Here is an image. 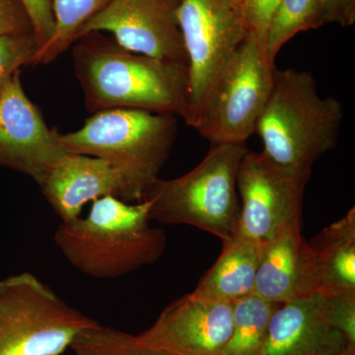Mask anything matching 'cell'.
Here are the masks:
<instances>
[{"mask_svg":"<svg viewBox=\"0 0 355 355\" xmlns=\"http://www.w3.org/2000/svg\"><path fill=\"white\" fill-rule=\"evenodd\" d=\"M178 22L189 67V113L193 128L207 98L249 29L241 10L231 0H180Z\"/></svg>","mask_w":355,"mask_h":355,"instance_id":"ba28073f","label":"cell"},{"mask_svg":"<svg viewBox=\"0 0 355 355\" xmlns=\"http://www.w3.org/2000/svg\"><path fill=\"white\" fill-rule=\"evenodd\" d=\"M21 2L31 19L34 34L41 50L50 41L55 31L51 0H21Z\"/></svg>","mask_w":355,"mask_h":355,"instance_id":"d4e9b609","label":"cell"},{"mask_svg":"<svg viewBox=\"0 0 355 355\" xmlns=\"http://www.w3.org/2000/svg\"><path fill=\"white\" fill-rule=\"evenodd\" d=\"M177 130L170 114L109 109L92 114L76 132H58V137L69 153L108 161L125 180L130 202H139L169 159Z\"/></svg>","mask_w":355,"mask_h":355,"instance_id":"277c9868","label":"cell"},{"mask_svg":"<svg viewBox=\"0 0 355 355\" xmlns=\"http://www.w3.org/2000/svg\"><path fill=\"white\" fill-rule=\"evenodd\" d=\"M314 252L322 295L355 293V209L308 242Z\"/></svg>","mask_w":355,"mask_h":355,"instance_id":"e0dca14e","label":"cell"},{"mask_svg":"<svg viewBox=\"0 0 355 355\" xmlns=\"http://www.w3.org/2000/svg\"><path fill=\"white\" fill-rule=\"evenodd\" d=\"M291 222L261 247L254 294L282 305L320 294L321 275L314 252Z\"/></svg>","mask_w":355,"mask_h":355,"instance_id":"4fadbf2b","label":"cell"},{"mask_svg":"<svg viewBox=\"0 0 355 355\" xmlns=\"http://www.w3.org/2000/svg\"><path fill=\"white\" fill-rule=\"evenodd\" d=\"M233 303L212 302L187 294L159 315L135 340L171 355H218L232 331Z\"/></svg>","mask_w":355,"mask_h":355,"instance_id":"7c38bea8","label":"cell"},{"mask_svg":"<svg viewBox=\"0 0 355 355\" xmlns=\"http://www.w3.org/2000/svg\"><path fill=\"white\" fill-rule=\"evenodd\" d=\"M324 24L319 0H280L266 32V49L275 62L279 51L299 33Z\"/></svg>","mask_w":355,"mask_h":355,"instance_id":"ffe728a7","label":"cell"},{"mask_svg":"<svg viewBox=\"0 0 355 355\" xmlns=\"http://www.w3.org/2000/svg\"><path fill=\"white\" fill-rule=\"evenodd\" d=\"M113 0H51L55 31L39 51L34 65L49 64L76 42L79 30Z\"/></svg>","mask_w":355,"mask_h":355,"instance_id":"d6986e66","label":"cell"},{"mask_svg":"<svg viewBox=\"0 0 355 355\" xmlns=\"http://www.w3.org/2000/svg\"><path fill=\"white\" fill-rule=\"evenodd\" d=\"M34 33L21 0H0V36Z\"/></svg>","mask_w":355,"mask_h":355,"instance_id":"484cf974","label":"cell"},{"mask_svg":"<svg viewBox=\"0 0 355 355\" xmlns=\"http://www.w3.org/2000/svg\"><path fill=\"white\" fill-rule=\"evenodd\" d=\"M349 345L329 324L323 295L315 294L279 305L261 355H340Z\"/></svg>","mask_w":355,"mask_h":355,"instance_id":"9a60e30c","label":"cell"},{"mask_svg":"<svg viewBox=\"0 0 355 355\" xmlns=\"http://www.w3.org/2000/svg\"><path fill=\"white\" fill-rule=\"evenodd\" d=\"M76 355H171L144 347L135 336L99 323L84 331L71 345Z\"/></svg>","mask_w":355,"mask_h":355,"instance_id":"44dd1931","label":"cell"},{"mask_svg":"<svg viewBox=\"0 0 355 355\" xmlns=\"http://www.w3.org/2000/svg\"><path fill=\"white\" fill-rule=\"evenodd\" d=\"M222 243L220 256L191 292L193 297L234 303L254 294L263 244L239 233Z\"/></svg>","mask_w":355,"mask_h":355,"instance_id":"2e32d148","label":"cell"},{"mask_svg":"<svg viewBox=\"0 0 355 355\" xmlns=\"http://www.w3.org/2000/svg\"><path fill=\"white\" fill-rule=\"evenodd\" d=\"M312 171L291 169L265 153L248 150L237 176L241 205L239 234L263 244L291 222L302 220L306 184Z\"/></svg>","mask_w":355,"mask_h":355,"instance_id":"9c48e42d","label":"cell"},{"mask_svg":"<svg viewBox=\"0 0 355 355\" xmlns=\"http://www.w3.org/2000/svg\"><path fill=\"white\" fill-rule=\"evenodd\" d=\"M324 24L350 26L355 22V0H319Z\"/></svg>","mask_w":355,"mask_h":355,"instance_id":"4316f807","label":"cell"},{"mask_svg":"<svg viewBox=\"0 0 355 355\" xmlns=\"http://www.w3.org/2000/svg\"><path fill=\"white\" fill-rule=\"evenodd\" d=\"M277 307L256 294L233 303L232 331L218 355H261Z\"/></svg>","mask_w":355,"mask_h":355,"instance_id":"ac0fdd59","label":"cell"},{"mask_svg":"<svg viewBox=\"0 0 355 355\" xmlns=\"http://www.w3.org/2000/svg\"><path fill=\"white\" fill-rule=\"evenodd\" d=\"M323 297L329 324L355 347V293L331 294Z\"/></svg>","mask_w":355,"mask_h":355,"instance_id":"603a6c76","label":"cell"},{"mask_svg":"<svg viewBox=\"0 0 355 355\" xmlns=\"http://www.w3.org/2000/svg\"><path fill=\"white\" fill-rule=\"evenodd\" d=\"M343 109L334 97H322L309 71L277 69L254 133L270 160L291 169L312 171L324 154L335 148Z\"/></svg>","mask_w":355,"mask_h":355,"instance_id":"3957f363","label":"cell"},{"mask_svg":"<svg viewBox=\"0 0 355 355\" xmlns=\"http://www.w3.org/2000/svg\"><path fill=\"white\" fill-rule=\"evenodd\" d=\"M231 1L234 2L237 6L241 7L242 4L244 3L245 0H231Z\"/></svg>","mask_w":355,"mask_h":355,"instance_id":"f1b7e54d","label":"cell"},{"mask_svg":"<svg viewBox=\"0 0 355 355\" xmlns=\"http://www.w3.org/2000/svg\"><path fill=\"white\" fill-rule=\"evenodd\" d=\"M275 62L249 33L217 79L193 128L211 146L246 144L272 87Z\"/></svg>","mask_w":355,"mask_h":355,"instance_id":"52a82bcc","label":"cell"},{"mask_svg":"<svg viewBox=\"0 0 355 355\" xmlns=\"http://www.w3.org/2000/svg\"><path fill=\"white\" fill-rule=\"evenodd\" d=\"M97 323L32 273L0 282V355H62Z\"/></svg>","mask_w":355,"mask_h":355,"instance_id":"8992f818","label":"cell"},{"mask_svg":"<svg viewBox=\"0 0 355 355\" xmlns=\"http://www.w3.org/2000/svg\"><path fill=\"white\" fill-rule=\"evenodd\" d=\"M280 0H245L241 10L249 33L266 46V32Z\"/></svg>","mask_w":355,"mask_h":355,"instance_id":"cb8c5ba5","label":"cell"},{"mask_svg":"<svg viewBox=\"0 0 355 355\" xmlns=\"http://www.w3.org/2000/svg\"><path fill=\"white\" fill-rule=\"evenodd\" d=\"M340 355H355V347H347L345 350H343V352Z\"/></svg>","mask_w":355,"mask_h":355,"instance_id":"83f0119b","label":"cell"},{"mask_svg":"<svg viewBox=\"0 0 355 355\" xmlns=\"http://www.w3.org/2000/svg\"><path fill=\"white\" fill-rule=\"evenodd\" d=\"M67 154L58 130L48 128L16 72L0 92V166L31 177L40 186Z\"/></svg>","mask_w":355,"mask_h":355,"instance_id":"8fae6325","label":"cell"},{"mask_svg":"<svg viewBox=\"0 0 355 355\" xmlns=\"http://www.w3.org/2000/svg\"><path fill=\"white\" fill-rule=\"evenodd\" d=\"M39 51L34 33L0 36V92L21 67L34 65Z\"/></svg>","mask_w":355,"mask_h":355,"instance_id":"7402d4cb","label":"cell"},{"mask_svg":"<svg viewBox=\"0 0 355 355\" xmlns=\"http://www.w3.org/2000/svg\"><path fill=\"white\" fill-rule=\"evenodd\" d=\"M179 3L180 0H113L80 28L76 42L88 33L109 32L125 50L188 64L178 22Z\"/></svg>","mask_w":355,"mask_h":355,"instance_id":"30bf717a","label":"cell"},{"mask_svg":"<svg viewBox=\"0 0 355 355\" xmlns=\"http://www.w3.org/2000/svg\"><path fill=\"white\" fill-rule=\"evenodd\" d=\"M71 51L74 72L91 114L135 109L184 121L188 116V64L132 53L103 32L84 35Z\"/></svg>","mask_w":355,"mask_h":355,"instance_id":"6da1fadb","label":"cell"},{"mask_svg":"<svg viewBox=\"0 0 355 355\" xmlns=\"http://www.w3.org/2000/svg\"><path fill=\"white\" fill-rule=\"evenodd\" d=\"M40 188L64 223L79 218L88 202L101 198L130 202L127 184L113 165L80 154L69 153L58 161Z\"/></svg>","mask_w":355,"mask_h":355,"instance_id":"5bb4252c","label":"cell"},{"mask_svg":"<svg viewBox=\"0 0 355 355\" xmlns=\"http://www.w3.org/2000/svg\"><path fill=\"white\" fill-rule=\"evenodd\" d=\"M151 200L127 202L104 197L87 216L62 222L55 245L79 272L97 279H116L153 265L164 254V231L150 225Z\"/></svg>","mask_w":355,"mask_h":355,"instance_id":"7a4b0ae2","label":"cell"},{"mask_svg":"<svg viewBox=\"0 0 355 355\" xmlns=\"http://www.w3.org/2000/svg\"><path fill=\"white\" fill-rule=\"evenodd\" d=\"M248 150L246 144H214L190 172L171 180L159 178L146 197L151 200V221L193 226L222 242L233 239L241 216L238 170Z\"/></svg>","mask_w":355,"mask_h":355,"instance_id":"5b68a950","label":"cell"}]
</instances>
